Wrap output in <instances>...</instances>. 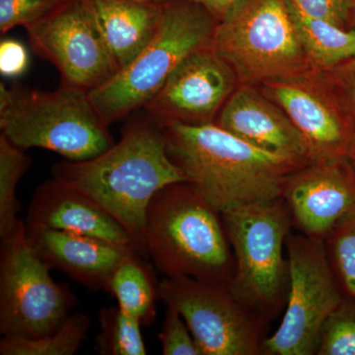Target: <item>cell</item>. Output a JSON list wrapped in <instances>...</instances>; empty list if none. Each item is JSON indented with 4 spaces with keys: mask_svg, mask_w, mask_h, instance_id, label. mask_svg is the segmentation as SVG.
Wrapping results in <instances>:
<instances>
[{
    "mask_svg": "<svg viewBox=\"0 0 355 355\" xmlns=\"http://www.w3.org/2000/svg\"><path fill=\"white\" fill-rule=\"evenodd\" d=\"M30 166L24 149L14 146L3 133L0 135V238L4 239L15 230L19 202L16 189Z\"/></svg>",
    "mask_w": 355,
    "mask_h": 355,
    "instance_id": "7402d4cb",
    "label": "cell"
},
{
    "mask_svg": "<svg viewBox=\"0 0 355 355\" xmlns=\"http://www.w3.org/2000/svg\"><path fill=\"white\" fill-rule=\"evenodd\" d=\"M91 326V319L83 313L71 314L58 330L39 338L3 336L1 355H73L83 345Z\"/></svg>",
    "mask_w": 355,
    "mask_h": 355,
    "instance_id": "44dd1931",
    "label": "cell"
},
{
    "mask_svg": "<svg viewBox=\"0 0 355 355\" xmlns=\"http://www.w3.org/2000/svg\"><path fill=\"white\" fill-rule=\"evenodd\" d=\"M217 21L191 0H169L155 37L135 60L89 98L105 123L146 107L184 58L210 44Z\"/></svg>",
    "mask_w": 355,
    "mask_h": 355,
    "instance_id": "5b68a950",
    "label": "cell"
},
{
    "mask_svg": "<svg viewBox=\"0 0 355 355\" xmlns=\"http://www.w3.org/2000/svg\"><path fill=\"white\" fill-rule=\"evenodd\" d=\"M239 85L234 69L209 44L184 58L144 108L162 125L214 123Z\"/></svg>",
    "mask_w": 355,
    "mask_h": 355,
    "instance_id": "4fadbf2b",
    "label": "cell"
},
{
    "mask_svg": "<svg viewBox=\"0 0 355 355\" xmlns=\"http://www.w3.org/2000/svg\"><path fill=\"white\" fill-rule=\"evenodd\" d=\"M210 46L232 67L240 85L319 71L301 44L288 0H241L217 22Z\"/></svg>",
    "mask_w": 355,
    "mask_h": 355,
    "instance_id": "8992f818",
    "label": "cell"
},
{
    "mask_svg": "<svg viewBox=\"0 0 355 355\" xmlns=\"http://www.w3.org/2000/svg\"><path fill=\"white\" fill-rule=\"evenodd\" d=\"M100 331L96 338L98 354L102 355H146L139 320L116 307L99 312Z\"/></svg>",
    "mask_w": 355,
    "mask_h": 355,
    "instance_id": "603a6c76",
    "label": "cell"
},
{
    "mask_svg": "<svg viewBox=\"0 0 355 355\" xmlns=\"http://www.w3.org/2000/svg\"><path fill=\"white\" fill-rule=\"evenodd\" d=\"M51 172L87 193L120 222L142 254L149 202L165 187L187 182L168 154L162 123L150 116L130 123L120 141L99 155L58 162Z\"/></svg>",
    "mask_w": 355,
    "mask_h": 355,
    "instance_id": "6da1fadb",
    "label": "cell"
},
{
    "mask_svg": "<svg viewBox=\"0 0 355 355\" xmlns=\"http://www.w3.org/2000/svg\"><path fill=\"white\" fill-rule=\"evenodd\" d=\"M158 338L163 355H202L183 317L171 307H167Z\"/></svg>",
    "mask_w": 355,
    "mask_h": 355,
    "instance_id": "4316f807",
    "label": "cell"
},
{
    "mask_svg": "<svg viewBox=\"0 0 355 355\" xmlns=\"http://www.w3.org/2000/svg\"><path fill=\"white\" fill-rule=\"evenodd\" d=\"M170 158L220 214L282 197L295 161L263 150L214 123H163Z\"/></svg>",
    "mask_w": 355,
    "mask_h": 355,
    "instance_id": "7a4b0ae2",
    "label": "cell"
},
{
    "mask_svg": "<svg viewBox=\"0 0 355 355\" xmlns=\"http://www.w3.org/2000/svg\"><path fill=\"white\" fill-rule=\"evenodd\" d=\"M26 30L33 50L57 67L62 83L89 92L120 71L103 38L91 0H64Z\"/></svg>",
    "mask_w": 355,
    "mask_h": 355,
    "instance_id": "8fae6325",
    "label": "cell"
},
{
    "mask_svg": "<svg viewBox=\"0 0 355 355\" xmlns=\"http://www.w3.org/2000/svg\"><path fill=\"white\" fill-rule=\"evenodd\" d=\"M20 219L1 239L0 333L7 338H39L58 330L78 304L69 286L51 277Z\"/></svg>",
    "mask_w": 355,
    "mask_h": 355,
    "instance_id": "ba28073f",
    "label": "cell"
},
{
    "mask_svg": "<svg viewBox=\"0 0 355 355\" xmlns=\"http://www.w3.org/2000/svg\"><path fill=\"white\" fill-rule=\"evenodd\" d=\"M349 28L355 30V0H352V10H350Z\"/></svg>",
    "mask_w": 355,
    "mask_h": 355,
    "instance_id": "1f68e13d",
    "label": "cell"
},
{
    "mask_svg": "<svg viewBox=\"0 0 355 355\" xmlns=\"http://www.w3.org/2000/svg\"><path fill=\"white\" fill-rule=\"evenodd\" d=\"M317 355H355V300L345 296L327 319Z\"/></svg>",
    "mask_w": 355,
    "mask_h": 355,
    "instance_id": "d4e9b609",
    "label": "cell"
},
{
    "mask_svg": "<svg viewBox=\"0 0 355 355\" xmlns=\"http://www.w3.org/2000/svg\"><path fill=\"white\" fill-rule=\"evenodd\" d=\"M64 0H0V31L31 26L57 9Z\"/></svg>",
    "mask_w": 355,
    "mask_h": 355,
    "instance_id": "484cf974",
    "label": "cell"
},
{
    "mask_svg": "<svg viewBox=\"0 0 355 355\" xmlns=\"http://www.w3.org/2000/svg\"><path fill=\"white\" fill-rule=\"evenodd\" d=\"M191 1L207 9L218 22L241 0H191Z\"/></svg>",
    "mask_w": 355,
    "mask_h": 355,
    "instance_id": "4dcf8cb0",
    "label": "cell"
},
{
    "mask_svg": "<svg viewBox=\"0 0 355 355\" xmlns=\"http://www.w3.org/2000/svg\"><path fill=\"white\" fill-rule=\"evenodd\" d=\"M350 160L352 161V163H354V164L355 166V139H354V149H352V156H350Z\"/></svg>",
    "mask_w": 355,
    "mask_h": 355,
    "instance_id": "d6a6232c",
    "label": "cell"
},
{
    "mask_svg": "<svg viewBox=\"0 0 355 355\" xmlns=\"http://www.w3.org/2000/svg\"><path fill=\"white\" fill-rule=\"evenodd\" d=\"M29 64L27 50L15 40H2L0 43V72L6 77L22 76Z\"/></svg>",
    "mask_w": 355,
    "mask_h": 355,
    "instance_id": "f546056e",
    "label": "cell"
},
{
    "mask_svg": "<svg viewBox=\"0 0 355 355\" xmlns=\"http://www.w3.org/2000/svg\"><path fill=\"white\" fill-rule=\"evenodd\" d=\"M292 19L314 69L328 71L355 57V30L301 12L288 0Z\"/></svg>",
    "mask_w": 355,
    "mask_h": 355,
    "instance_id": "ffe728a7",
    "label": "cell"
},
{
    "mask_svg": "<svg viewBox=\"0 0 355 355\" xmlns=\"http://www.w3.org/2000/svg\"><path fill=\"white\" fill-rule=\"evenodd\" d=\"M96 20L120 70L153 41L164 3L142 0H91Z\"/></svg>",
    "mask_w": 355,
    "mask_h": 355,
    "instance_id": "ac0fdd59",
    "label": "cell"
},
{
    "mask_svg": "<svg viewBox=\"0 0 355 355\" xmlns=\"http://www.w3.org/2000/svg\"><path fill=\"white\" fill-rule=\"evenodd\" d=\"M301 12L349 28L352 0H291Z\"/></svg>",
    "mask_w": 355,
    "mask_h": 355,
    "instance_id": "83f0119b",
    "label": "cell"
},
{
    "mask_svg": "<svg viewBox=\"0 0 355 355\" xmlns=\"http://www.w3.org/2000/svg\"><path fill=\"white\" fill-rule=\"evenodd\" d=\"M25 226L33 248L46 265L90 291H106L116 268L135 249L92 236Z\"/></svg>",
    "mask_w": 355,
    "mask_h": 355,
    "instance_id": "2e32d148",
    "label": "cell"
},
{
    "mask_svg": "<svg viewBox=\"0 0 355 355\" xmlns=\"http://www.w3.org/2000/svg\"><path fill=\"white\" fill-rule=\"evenodd\" d=\"M141 254L137 249L128 253L114 270L106 291L116 299L121 310L139 320L142 326H150L157 314L159 282Z\"/></svg>",
    "mask_w": 355,
    "mask_h": 355,
    "instance_id": "d6986e66",
    "label": "cell"
},
{
    "mask_svg": "<svg viewBox=\"0 0 355 355\" xmlns=\"http://www.w3.org/2000/svg\"><path fill=\"white\" fill-rule=\"evenodd\" d=\"M282 198L292 225L308 237L324 240L355 210V166L349 158L302 166L287 178Z\"/></svg>",
    "mask_w": 355,
    "mask_h": 355,
    "instance_id": "5bb4252c",
    "label": "cell"
},
{
    "mask_svg": "<svg viewBox=\"0 0 355 355\" xmlns=\"http://www.w3.org/2000/svg\"><path fill=\"white\" fill-rule=\"evenodd\" d=\"M288 261V295L279 329L266 338L263 354H317L327 319L345 294L331 270L324 240L302 233L289 234L286 242Z\"/></svg>",
    "mask_w": 355,
    "mask_h": 355,
    "instance_id": "9c48e42d",
    "label": "cell"
},
{
    "mask_svg": "<svg viewBox=\"0 0 355 355\" xmlns=\"http://www.w3.org/2000/svg\"><path fill=\"white\" fill-rule=\"evenodd\" d=\"M144 254L166 277L230 286L235 258L222 214L191 184H169L149 202Z\"/></svg>",
    "mask_w": 355,
    "mask_h": 355,
    "instance_id": "3957f363",
    "label": "cell"
},
{
    "mask_svg": "<svg viewBox=\"0 0 355 355\" xmlns=\"http://www.w3.org/2000/svg\"><path fill=\"white\" fill-rule=\"evenodd\" d=\"M159 296L177 311L202 355H260L266 322L243 304L229 286L188 277H165Z\"/></svg>",
    "mask_w": 355,
    "mask_h": 355,
    "instance_id": "30bf717a",
    "label": "cell"
},
{
    "mask_svg": "<svg viewBox=\"0 0 355 355\" xmlns=\"http://www.w3.org/2000/svg\"><path fill=\"white\" fill-rule=\"evenodd\" d=\"M222 214L235 258L231 291L266 322L286 305L288 261L284 249L292 225L282 198L237 207Z\"/></svg>",
    "mask_w": 355,
    "mask_h": 355,
    "instance_id": "52a82bcc",
    "label": "cell"
},
{
    "mask_svg": "<svg viewBox=\"0 0 355 355\" xmlns=\"http://www.w3.org/2000/svg\"><path fill=\"white\" fill-rule=\"evenodd\" d=\"M24 221L26 225L92 236L135 247L120 222L87 193L57 178L44 182L35 190Z\"/></svg>",
    "mask_w": 355,
    "mask_h": 355,
    "instance_id": "e0dca14e",
    "label": "cell"
},
{
    "mask_svg": "<svg viewBox=\"0 0 355 355\" xmlns=\"http://www.w3.org/2000/svg\"><path fill=\"white\" fill-rule=\"evenodd\" d=\"M142 1L156 2V3H165L169 0H142Z\"/></svg>",
    "mask_w": 355,
    "mask_h": 355,
    "instance_id": "836d02e7",
    "label": "cell"
},
{
    "mask_svg": "<svg viewBox=\"0 0 355 355\" xmlns=\"http://www.w3.org/2000/svg\"><path fill=\"white\" fill-rule=\"evenodd\" d=\"M263 93L284 110L302 135L311 162L350 159L355 118L343 108L323 72L263 83Z\"/></svg>",
    "mask_w": 355,
    "mask_h": 355,
    "instance_id": "7c38bea8",
    "label": "cell"
},
{
    "mask_svg": "<svg viewBox=\"0 0 355 355\" xmlns=\"http://www.w3.org/2000/svg\"><path fill=\"white\" fill-rule=\"evenodd\" d=\"M216 123L263 150L302 166L311 163L307 144L297 128L279 105L254 86H238Z\"/></svg>",
    "mask_w": 355,
    "mask_h": 355,
    "instance_id": "9a60e30c",
    "label": "cell"
},
{
    "mask_svg": "<svg viewBox=\"0 0 355 355\" xmlns=\"http://www.w3.org/2000/svg\"><path fill=\"white\" fill-rule=\"evenodd\" d=\"M324 243L338 286L355 300V210L336 224Z\"/></svg>",
    "mask_w": 355,
    "mask_h": 355,
    "instance_id": "cb8c5ba5",
    "label": "cell"
},
{
    "mask_svg": "<svg viewBox=\"0 0 355 355\" xmlns=\"http://www.w3.org/2000/svg\"><path fill=\"white\" fill-rule=\"evenodd\" d=\"M323 74L343 108L355 118V57Z\"/></svg>",
    "mask_w": 355,
    "mask_h": 355,
    "instance_id": "f1b7e54d",
    "label": "cell"
},
{
    "mask_svg": "<svg viewBox=\"0 0 355 355\" xmlns=\"http://www.w3.org/2000/svg\"><path fill=\"white\" fill-rule=\"evenodd\" d=\"M108 125L84 89L62 83L40 92L0 83L1 133L24 150L43 148L67 160H88L113 146Z\"/></svg>",
    "mask_w": 355,
    "mask_h": 355,
    "instance_id": "277c9868",
    "label": "cell"
}]
</instances>
